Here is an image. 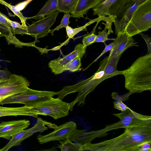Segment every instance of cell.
I'll use <instances>...</instances> for the list:
<instances>
[{"instance_id":"obj_6","label":"cell","mask_w":151,"mask_h":151,"mask_svg":"<svg viewBox=\"0 0 151 151\" xmlns=\"http://www.w3.org/2000/svg\"><path fill=\"white\" fill-rule=\"evenodd\" d=\"M37 118V122L34 126L27 129L22 130L14 135L8 143L0 150V151H7L13 147L21 145L22 141L36 132H42L48 128L55 129L58 126L55 123L44 120L40 117Z\"/></svg>"},{"instance_id":"obj_1","label":"cell","mask_w":151,"mask_h":151,"mask_svg":"<svg viewBox=\"0 0 151 151\" xmlns=\"http://www.w3.org/2000/svg\"><path fill=\"white\" fill-rule=\"evenodd\" d=\"M151 142V125L125 129L120 135L111 139L82 145L79 151H138L140 145Z\"/></svg>"},{"instance_id":"obj_21","label":"cell","mask_w":151,"mask_h":151,"mask_svg":"<svg viewBox=\"0 0 151 151\" xmlns=\"http://www.w3.org/2000/svg\"><path fill=\"white\" fill-rule=\"evenodd\" d=\"M116 0H106L102 3H100L93 9V15L98 17L108 16L110 7Z\"/></svg>"},{"instance_id":"obj_35","label":"cell","mask_w":151,"mask_h":151,"mask_svg":"<svg viewBox=\"0 0 151 151\" xmlns=\"http://www.w3.org/2000/svg\"><path fill=\"white\" fill-rule=\"evenodd\" d=\"M151 142H146L141 144L138 148V151H151Z\"/></svg>"},{"instance_id":"obj_39","label":"cell","mask_w":151,"mask_h":151,"mask_svg":"<svg viewBox=\"0 0 151 151\" xmlns=\"http://www.w3.org/2000/svg\"><path fill=\"white\" fill-rule=\"evenodd\" d=\"M106 0H101V2L100 3H102L105 1Z\"/></svg>"},{"instance_id":"obj_31","label":"cell","mask_w":151,"mask_h":151,"mask_svg":"<svg viewBox=\"0 0 151 151\" xmlns=\"http://www.w3.org/2000/svg\"><path fill=\"white\" fill-rule=\"evenodd\" d=\"M4 17L12 28L14 29L19 28L23 29L26 30L27 26L26 27L24 26L17 22L13 21L11 20L4 14Z\"/></svg>"},{"instance_id":"obj_13","label":"cell","mask_w":151,"mask_h":151,"mask_svg":"<svg viewBox=\"0 0 151 151\" xmlns=\"http://www.w3.org/2000/svg\"><path fill=\"white\" fill-rule=\"evenodd\" d=\"M86 47H87L83 44H78L75 46L74 50L71 53L62 58L59 57L50 61L48 66L52 72L56 75L57 72L60 68L77 56H79L82 58L86 52Z\"/></svg>"},{"instance_id":"obj_11","label":"cell","mask_w":151,"mask_h":151,"mask_svg":"<svg viewBox=\"0 0 151 151\" xmlns=\"http://www.w3.org/2000/svg\"><path fill=\"white\" fill-rule=\"evenodd\" d=\"M77 127V124L75 122L69 121L58 126L54 131L48 134L44 135H38L37 139L40 144L52 141L63 140L67 138Z\"/></svg>"},{"instance_id":"obj_9","label":"cell","mask_w":151,"mask_h":151,"mask_svg":"<svg viewBox=\"0 0 151 151\" xmlns=\"http://www.w3.org/2000/svg\"><path fill=\"white\" fill-rule=\"evenodd\" d=\"M112 114L119 118L120 120L112 124L106 125L104 128L106 132L121 128L126 129L142 126L145 123L144 115L135 112L129 108L120 113Z\"/></svg>"},{"instance_id":"obj_29","label":"cell","mask_w":151,"mask_h":151,"mask_svg":"<svg viewBox=\"0 0 151 151\" xmlns=\"http://www.w3.org/2000/svg\"><path fill=\"white\" fill-rule=\"evenodd\" d=\"M108 29L105 27L104 29L102 31H99L98 32V35H97L94 42H103L104 44L105 42L109 40H113L114 39H109L108 38L109 34L107 32Z\"/></svg>"},{"instance_id":"obj_30","label":"cell","mask_w":151,"mask_h":151,"mask_svg":"<svg viewBox=\"0 0 151 151\" xmlns=\"http://www.w3.org/2000/svg\"><path fill=\"white\" fill-rule=\"evenodd\" d=\"M132 93H132L129 91V93L125 94L120 96L117 93L114 92L112 93L111 96L112 99L115 101H123L128 99L130 95Z\"/></svg>"},{"instance_id":"obj_34","label":"cell","mask_w":151,"mask_h":151,"mask_svg":"<svg viewBox=\"0 0 151 151\" xmlns=\"http://www.w3.org/2000/svg\"><path fill=\"white\" fill-rule=\"evenodd\" d=\"M145 40L147 47L148 52L149 53L151 54V38L149 37L148 35L144 34L142 32L139 34Z\"/></svg>"},{"instance_id":"obj_32","label":"cell","mask_w":151,"mask_h":151,"mask_svg":"<svg viewBox=\"0 0 151 151\" xmlns=\"http://www.w3.org/2000/svg\"><path fill=\"white\" fill-rule=\"evenodd\" d=\"M114 108L121 111L125 110L129 108L121 101H114L113 102Z\"/></svg>"},{"instance_id":"obj_4","label":"cell","mask_w":151,"mask_h":151,"mask_svg":"<svg viewBox=\"0 0 151 151\" xmlns=\"http://www.w3.org/2000/svg\"><path fill=\"white\" fill-rule=\"evenodd\" d=\"M151 27V0H147L135 10L125 32L131 37L148 30Z\"/></svg>"},{"instance_id":"obj_17","label":"cell","mask_w":151,"mask_h":151,"mask_svg":"<svg viewBox=\"0 0 151 151\" xmlns=\"http://www.w3.org/2000/svg\"><path fill=\"white\" fill-rule=\"evenodd\" d=\"M135 0H116L110 6L108 16L116 17L114 20L119 18L132 5Z\"/></svg>"},{"instance_id":"obj_42","label":"cell","mask_w":151,"mask_h":151,"mask_svg":"<svg viewBox=\"0 0 151 151\" xmlns=\"http://www.w3.org/2000/svg\"></svg>"},{"instance_id":"obj_41","label":"cell","mask_w":151,"mask_h":151,"mask_svg":"<svg viewBox=\"0 0 151 151\" xmlns=\"http://www.w3.org/2000/svg\"></svg>"},{"instance_id":"obj_18","label":"cell","mask_w":151,"mask_h":151,"mask_svg":"<svg viewBox=\"0 0 151 151\" xmlns=\"http://www.w3.org/2000/svg\"><path fill=\"white\" fill-rule=\"evenodd\" d=\"M101 2V0H78L74 9L70 13L72 17L80 18L86 14L91 9H93Z\"/></svg>"},{"instance_id":"obj_37","label":"cell","mask_w":151,"mask_h":151,"mask_svg":"<svg viewBox=\"0 0 151 151\" xmlns=\"http://www.w3.org/2000/svg\"><path fill=\"white\" fill-rule=\"evenodd\" d=\"M0 24L6 26L11 27V26L8 23L4 17V14L0 12Z\"/></svg>"},{"instance_id":"obj_19","label":"cell","mask_w":151,"mask_h":151,"mask_svg":"<svg viewBox=\"0 0 151 151\" xmlns=\"http://www.w3.org/2000/svg\"><path fill=\"white\" fill-rule=\"evenodd\" d=\"M58 11L57 0H48L35 15L27 17V19L37 20Z\"/></svg>"},{"instance_id":"obj_15","label":"cell","mask_w":151,"mask_h":151,"mask_svg":"<svg viewBox=\"0 0 151 151\" xmlns=\"http://www.w3.org/2000/svg\"><path fill=\"white\" fill-rule=\"evenodd\" d=\"M146 0H135L134 4L128 9L119 18L114 21L115 33L117 35L125 32L126 27L133 13L140 4Z\"/></svg>"},{"instance_id":"obj_33","label":"cell","mask_w":151,"mask_h":151,"mask_svg":"<svg viewBox=\"0 0 151 151\" xmlns=\"http://www.w3.org/2000/svg\"><path fill=\"white\" fill-rule=\"evenodd\" d=\"M11 74L7 68L0 69V80L4 81L9 79Z\"/></svg>"},{"instance_id":"obj_14","label":"cell","mask_w":151,"mask_h":151,"mask_svg":"<svg viewBox=\"0 0 151 151\" xmlns=\"http://www.w3.org/2000/svg\"><path fill=\"white\" fill-rule=\"evenodd\" d=\"M114 39V45L110 51L108 58L118 56L122 55L128 48L133 46H139L132 37L125 32L117 35Z\"/></svg>"},{"instance_id":"obj_10","label":"cell","mask_w":151,"mask_h":151,"mask_svg":"<svg viewBox=\"0 0 151 151\" xmlns=\"http://www.w3.org/2000/svg\"><path fill=\"white\" fill-rule=\"evenodd\" d=\"M59 12L58 11H56L27 26L26 35H30L36 39L47 36Z\"/></svg>"},{"instance_id":"obj_7","label":"cell","mask_w":151,"mask_h":151,"mask_svg":"<svg viewBox=\"0 0 151 151\" xmlns=\"http://www.w3.org/2000/svg\"><path fill=\"white\" fill-rule=\"evenodd\" d=\"M41 115L49 116L57 119L68 115L70 107L69 103L57 98H51L34 108Z\"/></svg>"},{"instance_id":"obj_12","label":"cell","mask_w":151,"mask_h":151,"mask_svg":"<svg viewBox=\"0 0 151 151\" xmlns=\"http://www.w3.org/2000/svg\"><path fill=\"white\" fill-rule=\"evenodd\" d=\"M30 124L29 120L25 119L2 121L0 123V138L10 139L16 134L27 128Z\"/></svg>"},{"instance_id":"obj_24","label":"cell","mask_w":151,"mask_h":151,"mask_svg":"<svg viewBox=\"0 0 151 151\" xmlns=\"http://www.w3.org/2000/svg\"><path fill=\"white\" fill-rule=\"evenodd\" d=\"M60 144L58 147L61 151H79L82 145L78 143H73L68 138L59 141Z\"/></svg>"},{"instance_id":"obj_25","label":"cell","mask_w":151,"mask_h":151,"mask_svg":"<svg viewBox=\"0 0 151 151\" xmlns=\"http://www.w3.org/2000/svg\"><path fill=\"white\" fill-rule=\"evenodd\" d=\"M6 40L8 45L13 44L16 47L19 48L22 47L24 46L28 47L32 46L36 47L35 43L37 41L31 43H24L20 41L17 39L14 35H11L5 37Z\"/></svg>"},{"instance_id":"obj_22","label":"cell","mask_w":151,"mask_h":151,"mask_svg":"<svg viewBox=\"0 0 151 151\" xmlns=\"http://www.w3.org/2000/svg\"><path fill=\"white\" fill-rule=\"evenodd\" d=\"M78 0H57L58 11L64 13L71 12Z\"/></svg>"},{"instance_id":"obj_36","label":"cell","mask_w":151,"mask_h":151,"mask_svg":"<svg viewBox=\"0 0 151 151\" xmlns=\"http://www.w3.org/2000/svg\"><path fill=\"white\" fill-rule=\"evenodd\" d=\"M114 42L110 43L109 45H107L105 44V47L104 49L101 52L100 55L90 65H91L93 63L97 61V60L105 53L106 52L109 51H111L114 45Z\"/></svg>"},{"instance_id":"obj_26","label":"cell","mask_w":151,"mask_h":151,"mask_svg":"<svg viewBox=\"0 0 151 151\" xmlns=\"http://www.w3.org/2000/svg\"><path fill=\"white\" fill-rule=\"evenodd\" d=\"M0 4L7 6L15 15L18 17L21 20L22 25L24 27L27 26L26 24V21L27 20V17H24L20 11L17 9L15 6H14L6 2L4 0H0Z\"/></svg>"},{"instance_id":"obj_20","label":"cell","mask_w":151,"mask_h":151,"mask_svg":"<svg viewBox=\"0 0 151 151\" xmlns=\"http://www.w3.org/2000/svg\"><path fill=\"white\" fill-rule=\"evenodd\" d=\"M107 18V17L101 16L98 17V18L90 20V21L86 23L84 25L78 28H73L68 25L66 27V30L67 35L68 37V39L65 42H67L69 41V40L70 38H73V37L78 33L83 30L87 27L92 24L97 22L98 21H103L105 22Z\"/></svg>"},{"instance_id":"obj_16","label":"cell","mask_w":151,"mask_h":151,"mask_svg":"<svg viewBox=\"0 0 151 151\" xmlns=\"http://www.w3.org/2000/svg\"><path fill=\"white\" fill-rule=\"evenodd\" d=\"M41 114L34 108L25 106L17 107H6L0 106V117L7 116H27L37 118Z\"/></svg>"},{"instance_id":"obj_38","label":"cell","mask_w":151,"mask_h":151,"mask_svg":"<svg viewBox=\"0 0 151 151\" xmlns=\"http://www.w3.org/2000/svg\"><path fill=\"white\" fill-rule=\"evenodd\" d=\"M32 0H27L23 2H22V3H20L16 5L15 6H22V7L19 9V11H20L22 10L25 8L27 5Z\"/></svg>"},{"instance_id":"obj_28","label":"cell","mask_w":151,"mask_h":151,"mask_svg":"<svg viewBox=\"0 0 151 151\" xmlns=\"http://www.w3.org/2000/svg\"><path fill=\"white\" fill-rule=\"evenodd\" d=\"M71 17H72V15L69 13H65L60 24L54 29H50L49 33H51L52 35H53L54 32L55 31H58L63 27L66 28L70 22L69 21V19Z\"/></svg>"},{"instance_id":"obj_3","label":"cell","mask_w":151,"mask_h":151,"mask_svg":"<svg viewBox=\"0 0 151 151\" xmlns=\"http://www.w3.org/2000/svg\"><path fill=\"white\" fill-rule=\"evenodd\" d=\"M104 58L99 63L97 71L93 76L86 79L80 81L74 85L64 86L61 90L56 92L55 95L58 96L57 98L63 100L67 95L78 92V95L75 99L69 103L70 110H73V107L76 103H78V106H83L87 95L92 92L103 81L112 77L104 73Z\"/></svg>"},{"instance_id":"obj_40","label":"cell","mask_w":151,"mask_h":151,"mask_svg":"<svg viewBox=\"0 0 151 151\" xmlns=\"http://www.w3.org/2000/svg\"><path fill=\"white\" fill-rule=\"evenodd\" d=\"M1 81L0 80V83L1 82V81Z\"/></svg>"},{"instance_id":"obj_23","label":"cell","mask_w":151,"mask_h":151,"mask_svg":"<svg viewBox=\"0 0 151 151\" xmlns=\"http://www.w3.org/2000/svg\"><path fill=\"white\" fill-rule=\"evenodd\" d=\"M81 58L80 57L77 56L63 66L58 71L56 75L59 74L68 70L73 72L78 71L81 65Z\"/></svg>"},{"instance_id":"obj_5","label":"cell","mask_w":151,"mask_h":151,"mask_svg":"<svg viewBox=\"0 0 151 151\" xmlns=\"http://www.w3.org/2000/svg\"><path fill=\"white\" fill-rule=\"evenodd\" d=\"M55 92L47 91H38L28 87L24 91L6 99L0 105L20 104L25 106L34 108L55 95Z\"/></svg>"},{"instance_id":"obj_27","label":"cell","mask_w":151,"mask_h":151,"mask_svg":"<svg viewBox=\"0 0 151 151\" xmlns=\"http://www.w3.org/2000/svg\"><path fill=\"white\" fill-rule=\"evenodd\" d=\"M101 21L97 22L96 24L91 32L87 35L84 36L82 39L83 44L85 46H87L94 43L97 35L94 34L96 29L97 25Z\"/></svg>"},{"instance_id":"obj_2","label":"cell","mask_w":151,"mask_h":151,"mask_svg":"<svg viewBox=\"0 0 151 151\" xmlns=\"http://www.w3.org/2000/svg\"><path fill=\"white\" fill-rule=\"evenodd\" d=\"M125 88L133 93L151 90V54L139 57L127 69L121 71Z\"/></svg>"},{"instance_id":"obj_8","label":"cell","mask_w":151,"mask_h":151,"mask_svg":"<svg viewBox=\"0 0 151 151\" xmlns=\"http://www.w3.org/2000/svg\"><path fill=\"white\" fill-rule=\"evenodd\" d=\"M30 83L22 76L12 74L9 79L0 83V103L10 96L24 91Z\"/></svg>"}]
</instances>
